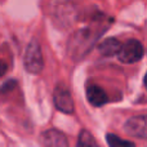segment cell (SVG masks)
I'll return each instance as SVG.
<instances>
[{"label":"cell","instance_id":"obj_3","mask_svg":"<svg viewBox=\"0 0 147 147\" xmlns=\"http://www.w3.org/2000/svg\"><path fill=\"white\" fill-rule=\"evenodd\" d=\"M116 56L123 63H134L143 57V45L137 39H130L125 44H121Z\"/></svg>","mask_w":147,"mask_h":147},{"label":"cell","instance_id":"obj_12","mask_svg":"<svg viewBox=\"0 0 147 147\" xmlns=\"http://www.w3.org/2000/svg\"><path fill=\"white\" fill-rule=\"evenodd\" d=\"M7 70H8L7 63H5L4 61H1V59H0V78H1L3 75H5V72H7Z\"/></svg>","mask_w":147,"mask_h":147},{"label":"cell","instance_id":"obj_1","mask_svg":"<svg viewBox=\"0 0 147 147\" xmlns=\"http://www.w3.org/2000/svg\"><path fill=\"white\" fill-rule=\"evenodd\" d=\"M52 17L56 25L69 27L78 18V9L71 0H56L52 1Z\"/></svg>","mask_w":147,"mask_h":147},{"label":"cell","instance_id":"obj_2","mask_svg":"<svg viewBox=\"0 0 147 147\" xmlns=\"http://www.w3.org/2000/svg\"><path fill=\"white\" fill-rule=\"evenodd\" d=\"M23 63L27 72L38 75L44 69V58L41 53L40 44L36 40H31L28 43L27 48L25 51V57H23Z\"/></svg>","mask_w":147,"mask_h":147},{"label":"cell","instance_id":"obj_5","mask_svg":"<svg viewBox=\"0 0 147 147\" xmlns=\"http://www.w3.org/2000/svg\"><path fill=\"white\" fill-rule=\"evenodd\" d=\"M124 130L129 136L141 140H147V115L132 116L124 124Z\"/></svg>","mask_w":147,"mask_h":147},{"label":"cell","instance_id":"obj_8","mask_svg":"<svg viewBox=\"0 0 147 147\" xmlns=\"http://www.w3.org/2000/svg\"><path fill=\"white\" fill-rule=\"evenodd\" d=\"M120 47H121V43H120L117 39L115 38H109L106 40H103L101 44L98 45V51L102 56L105 57H112L116 56L120 51Z\"/></svg>","mask_w":147,"mask_h":147},{"label":"cell","instance_id":"obj_11","mask_svg":"<svg viewBox=\"0 0 147 147\" xmlns=\"http://www.w3.org/2000/svg\"><path fill=\"white\" fill-rule=\"evenodd\" d=\"M14 86H16V81H14V80L8 81V83H5L4 86L0 89V93H4V92H8V90H12Z\"/></svg>","mask_w":147,"mask_h":147},{"label":"cell","instance_id":"obj_10","mask_svg":"<svg viewBox=\"0 0 147 147\" xmlns=\"http://www.w3.org/2000/svg\"><path fill=\"white\" fill-rule=\"evenodd\" d=\"M106 141L107 143H109L110 146L112 147H117V146H125V147H133L134 146V143L130 142V141H127V140H121V138H119L115 134H107L106 136Z\"/></svg>","mask_w":147,"mask_h":147},{"label":"cell","instance_id":"obj_4","mask_svg":"<svg viewBox=\"0 0 147 147\" xmlns=\"http://www.w3.org/2000/svg\"><path fill=\"white\" fill-rule=\"evenodd\" d=\"M54 106L58 111L63 114H72L74 112V99L70 90L65 85H58L54 89L53 94Z\"/></svg>","mask_w":147,"mask_h":147},{"label":"cell","instance_id":"obj_9","mask_svg":"<svg viewBox=\"0 0 147 147\" xmlns=\"http://www.w3.org/2000/svg\"><path fill=\"white\" fill-rule=\"evenodd\" d=\"M97 141L93 138V136L88 132V130H81L79 134L78 146L79 147H89V146H97Z\"/></svg>","mask_w":147,"mask_h":147},{"label":"cell","instance_id":"obj_7","mask_svg":"<svg viewBox=\"0 0 147 147\" xmlns=\"http://www.w3.org/2000/svg\"><path fill=\"white\" fill-rule=\"evenodd\" d=\"M86 98L89 103L94 107H101L109 101L106 92L99 85H89L86 88Z\"/></svg>","mask_w":147,"mask_h":147},{"label":"cell","instance_id":"obj_13","mask_svg":"<svg viewBox=\"0 0 147 147\" xmlns=\"http://www.w3.org/2000/svg\"><path fill=\"white\" fill-rule=\"evenodd\" d=\"M145 86H146V89H147V72H146V75H145Z\"/></svg>","mask_w":147,"mask_h":147},{"label":"cell","instance_id":"obj_6","mask_svg":"<svg viewBox=\"0 0 147 147\" xmlns=\"http://www.w3.org/2000/svg\"><path fill=\"white\" fill-rule=\"evenodd\" d=\"M41 142L45 146L52 147H66L69 146L66 136L57 129H49L41 134Z\"/></svg>","mask_w":147,"mask_h":147}]
</instances>
